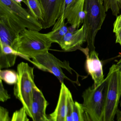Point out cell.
<instances>
[{
	"label": "cell",
	"instance_id": "obj_26",
	"mask_svg": "<svg viewBox=\"0 0 121 121\" xmlns=\"http://www.w3.org/2000/svg\"><path fill=\"white\" fill-rule=\"evenodd\" d=\"M121 30V14L117 15L113 24V32L117 33Z\"/></svg>",
	"mask_w": 121,
	"mask_h": 121
},
{
	"label": "cell",
	"instance_id": "obj_16",
	"mask_svg": "<svg viewBox=\"0 0 121 121\" xmlns=\"http://www.w3.org/2000/svg\"><path fill=\"white\" fill-rule=\"evenodd\" d=\"M18 36L0 19V43L8 45L14 49Z\"/></svg>",
	"mask_w": 121,
	"mask_h": 121
},
{
	"label": "cell",
	"instance_id": "obj_32",
	"mask_svg": "<svg viewBox=\"0 0 121 121\" xmlns=\"http://www.w3.org/2000/svg\"></svg>",
	"mask_w": 121,
	"mask_h": 121
},
{
	"label": "cell",
	"instance_id": "obj_4",
	"mask_svg": "<svg viewBox=\"0 0 121 121\" xmlns=\"http://www.w3.org/2000/svg\"><path fill=\"white\" fill-rule=\"evenodd\" d=\"M17 69V80L15 84L14 94L24 107L28 116L32 119L33 90L36 85L34 68L27 63L22 62L18 64Z\"/></svg>",
	"mask_w": 121,
	"mask_h": 121
},
{
	"label": "cell",
	"instance_id": "obj_8",
	"mask_svg": "<svg viewBox=\"0 0 121 121\" xmlns=\"http://www.w3.org/2000/svg\"><path fill=\"white\" fill-rule=\"evenodd\" d=\"M43 13V29L53 26L60 17L65 0H38Z\"/></svg>",
	"mask_w": 121,
	"mask_h": 121
},
{
	"label": "cell",
	"instance_id": "obj_20",
	"mask_svg": "<svg viewBox=\"0 0 121 121\" xmlns=\"http://www.w3.org/2000/svg\"><path fill=\"white\" fill-rule=\"evenodd\" d=\"M0 79L9 85H14L17 80V72L12 70H0Z\"/></svg>",
	"mask_w": 121,
	"mask_h": 121
},
{
	"label": "cell",
	"instance_id": "obj_22",
	"mask_svg": "<svg viewBox=\"0 0 121 121\" xmlns=\"http://www.w3.org/2000/svg\"><path fill=\"white\" fill-rule=\"evenodd\" d=\"M74 102H74L73 99L72 94L70 92L68 100L66 121H73V115Z\"/></svg>",
	"mask_w": 121,
	"mask_h": 121
},
{
	"label": "cell",
	"instance_id": "obj_7",
	"mask_svg": "<svg viewBox=\"0 0 121 121\" xmlns=\"http://www.w3.org/2000/svg\"><path fill=\"white\" fill-rule=\"evenodd\" d=\"M31 62L39 69L53 74L59 80L61 83L63 82L65 79L70 81L64 74L62 68L65 69L72 73V69L68 62L62 61L57 58L49 52L38 54L32 58Z\"/></svg>",
	"mask_w": 121,
	"mask_h": 121
},
{
	"label": "cell",
	"instance_id": "obj_15",
	"mask_svg": "<svg viewBox=\"0 0 121 121\" xmlns=\"http://www.w3.org/2000/svg\"><path fill=\"white\" fill-rule=\"evenodd\" d=\"M65 20L60 17L56 21L51 31L47 33L52 43L59 44L65 35L69 31V29L65 23Z\"/></svg>",
	"mask_w": 121,
	"mask_h": 121
},
{
	"label": "cell",
	"instance_id": "obj_31",
	"mask_svg": "<svg viewBox=\"0 0 121 121\" xmlns=\"http://www.w3.org/2000/svg\"><path fill=\"white\" fill-rule=\"evenodd\" d=\"M120 105L121 107V99H120Z\"/></svg>",
	"mask_w": 121,
	"mask_h": 121
},
{
	"label": "cell",
	"instance_id": "obj_21",
	"mask_svg": "<svg viewBox=\"0 0 121 121\" xmlns=\"http://www.w3.org/2000/svg\"><path fill=\"white\" fill-rule=\"evenodd\" d=\"M27 113L24 106L13 113L11 121H28Z\"/></svg>",
	"mask_w": 121,
	"mask_h": 121
},
{
	"label": "cell",
	"instance_id": "obj_14",
	"mask_svg": "<svg viewBox=\"0 0 121 121\" xmlns=\"http://www.w3.org/2000/svg\"><path fill=\"white\" fill-rule=\"evenodd\" d=\"M0 69L8 68L15 64L17 52L12 47L0 43Z\"/></svg>",
	"mask_w": 121,
	"mask_h": 121
},
{
	"label": "cell",
	"instance_id": "obj_6",
	"mask_svg": "<svg viewBox=\"0 0 121 121\" xmlns=\"http://www.w3.org/2000/svg\"><path fill=\"white\" fill-rule=\"evenodd\" d=\"M106 86L105 78L99 85H93L83 93V105L91 121H103Z\"/></svg>",
	"mask_w": 121,
	"mask_h": 121
},
{
	"label": "cell",
	"instance_id": "obj_2",
	"mask_svg": "<svg viewBox=\"0 0 121 121\" xmlns=\"http://www.w3.org/2000/svg\"><path fill=\"white\" fill-rule=\"evenodd\" d=\"M52 43L46 34L26 29L19 34L14 49L30 61V59L49 52Z\"/></svg>",
	"mask_w": 121,
	"mask_h": 121
},
{
	"label": "cell",
	"instance_id": "obj_10",
	"mask_svg": "<svg viewBox=\"0 0 121 121\" xmlns=\"http://www.w3.org/2000/svg\"><path fill=\"white\" fill-rule=\"evenodd\" d=\"M48 103L42 91L35 85L33 90L31 112L34 121H50L46 113Z\"/></svg>",
	"mask_w": 121,
	"mask_h": 121
},
{
	"label": "cell",
	"instance_id": "obj_29",
	"mask_svg": "<svg viewBox=\"0 0 121 121\" xmlns=\"http://www.w3.org/2000/svg\"><path fill=\"white\" fill-rule=\"evenodd\" d=\"M13 1L18 3V4H20V5H22V3H24L25 0H12Z\"/></svg>",
	"mask_w": 121,
	"mask_h": 121
},
{
	"label": "cell",
	"instance_id": "obj_18",
	"mask_svg": "<svg viewBox=\"0 0 121 121\" xmlns=\"http://www.w3.org/2000/svg\"><path fill=\"white\" fill-rule=\"evenodd\" d=\"M73 121H91L85 111L82 104L75 102L73 115Z\"/></svg>",
	"mask_w": 121,
	"mask_h": 121
},
{
	"label": "cell",
	"instance_id": "obj_28",
	"mask_svg": "<svg viewBox=\"0 0 121 121\" xmlns=\"http://www.w3.org/2000/svg\"><path fill=\"white\" fill-rule=\"evenodd\" d=\"M117 120L118 121H121V111L118 109L117 112Z\"/></svg>",
	"mask_w": 121,
	"mask_h": 121
},
{
	"label": "cell",
	"instance_id": "obj_1",
	"mask_svg": "<svg viewBox=\"0 0 121 121\" xmlns=\"http://www.w3.org/2000/svg\"><path fill=\"white\" fill-rule=\"evenodd\" d=\"M0 19L18 35L25 29L39 31L43 29L40 21L12 0H0Z\"/></svg>",
	"mask_w": 121,
	"mask_h": 121
},
{
	"label": "cell",
	"instance_id": "obj_19",
	"mask_svg": "<svg viewBox=\"0 0 121 121\" xmlns=\"http://www.w3.org/2000/svg\"><path fill=\"white\" fill-rule=\"evenodd\" d=\"M105 10L107 12L110 10L112 14L117 16L121 9V0H103Z\"/></svg>",
	"mask_w": 121,
	"mask_h": 121
},
{
	"label": "cell",
	"instance_id": "obj_30",
	"mask_svg": "<svg viewBox=\"0 0 121 121\" xmlns=\"http://www.w3.org/2000/svg\"><path fill=\"white\" fill-rule=\"evenodd\" d=\"M117 65L118 66L119 68L121 70V57L120 59L118 61V62L117 63Z\"/></svg>",
	"mask_w": 121,
	"mask_h": 121
},
{
	"label": "cell",
	"instance_id": "obj_12",
	"mask_svg": "<svg viewBox=\"0 0 121 121\" xmlns=\"http://www.w3.org/2000/svg\"><path fill=\"white\" fill-rule=\"evenodd\" d=\"M70 91L64 82L61 83L59 97L54 111L48 116L50 121H66L69 96Z\"/></svg>",
	"mask_w": 121,
	"mask_h": 121
},
{
	"label": "cell",
	"instance_id": "obj_23",
	"mask_svg": "<svg viewBox=\"0 0 121 121\" xmlns=\"http://www.w3.org/2000/svg\"><path fill=\"white\" fill-rule=\"evenodd\" d=\"M77 0H65L60 17H63L64 19V17L69 10L75 4Z\"/></svg>",
	"mask_w": 121,
	"mask_h": 121
},
{
	"label": "cell",
	"instance_id": "obj_9",
	"mask_svg": "<svg viewBox=\"0 0 121 121\" xmlns=\"http://www.w3.org/2000/svg\"><path fill=\"white\" fill-rule=\"evenodd\" d=\"M86 42V36L83 25L80 29L69 31L65 35L59 43L64 51H72L77 49L81 50V45Z\"/></svg>",
	"mask_w": 121,
	"mask_h": 121
},
{
	"label": "cell",
	"instance_id": "obj_5",
	"mask_svg": "<svg viewBox=\"0 0 121 121\" xmlns=\"http://www.w3.org/2000/svg\"><path fill=\"white\" fill-rule=\"evenodd\" d=\"M105 78L107 86L103 121H113L121 97V70L117 64L110 67Z\"/></svg>",
	"mask_w": 121,
	"mask_h": 121
},
{
	"label": "cell",
	"instance_id": "obj_11",
	"mask_svg": "<svg viewBox=\"0 0 121 121\" xmlns=\"http://www.w3.org/2000/svg\"><path fill=\"white\" fill-rule=\"evenodd\" d=\"M85 55L86 70L94 81L93 85L97 86L104 79L102 65L99 59L98 53L95 50L88 52Z\"/></svg>",
	"mask_w": 121,
	"mask_h": 121
},
{
	"label": "cell",
	"instance_id": "obj_24",
	"mask_svg": "<svg viewBox=\"0 0 121 121\" xmlns=\"http://www.w3.org/2000/svg\"><path fill=\"white\" fill-rule=\"evenodd\" d=\"M10 98V95L8 94L7 91L4 88L2 80L0 79V101L4 102Z\"/></svg>",
	"mask_w": 121,
	"mask_h": 121
},
{
	"label": "cell",
	"instance_id": "obj_13",
	"mask_svg": "<svg viewBox=\"0 0 121 121\" xmlns=\"http://www.w3.org/2000/svg\"><path fill=\"white\" fill-rule=\"evenodd\" d=\"M84 2L85 0H78L64 17L67 23L71 25V27L74 31L79 29L83 23L85 17Z\"/></svg>",
	"mask_w": 121,
	"mask_h": 121
},
{
	"label": "cell",
	"instance_id": "obj_17",
	"mask_svg": "<svg viewBox=\"0 0 121 121\" xmlns=\"http://www.w3.org/2000/svg\"><path fill=\"white\" fill-rule=\"evenodd\" d=\"M24 3L26 5L30 14L41 23L43 20V13L38 0H25Z\"/></svg>",
	"mask_w": 121,
	"mask_h": 121
},
{
	"label": "cell",
	"instance_id": "obj_25",
	"mask_svg": "<svg viewBox=\"0 0 121 121\" xmlns=\"http://www.w3.org/2000/svg\"><path fill=\"white\" fill-rule=\"evenodd\" d=\"M11 121L8 110L3 107H0V121Z\"/></svg>",
	"mask_w": 121,
	"mask_h": 121
},
{
	"label": "cell",
	"instance_id": "obj_27",
	"mask_svg": "<svg viewBox=\"0 0 121 121\" xmlns=\"http://www.w3.org/2000/svg\"><path fill=\"white\" fill-rule=\"evenodd\" d=\"M116 41L115 43H118L121 46V30L115 33Z\"/></svg>",
	"mask_w": 121,
	"mask_h": 121
},
{
	"label": "cell",
	"instance_id": "obj_3",
	"mask_svg": "<svg viewBox=\"0 0 121 121\" xmlns=\"http://www.w3.org/2000/svg\"><path fill=\"white\" fill-rule=\"evenodd\" d=\"M85 17L83 22L86 36L87 48L95 50V40L106 17L103 0H85Z\"/></svg>",
	"mask_w": 121,
	"mask_h": 121
}]
</instances>
